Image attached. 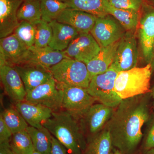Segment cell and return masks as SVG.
<instances>
[{
  "instance_id": "cb8c5ba5",
  "label": "cell",
  "mask_w": 154,
  "mask_h": 154,
  "mask_svg": "<svg viewBox=\"0 0 154 154\" xmlns=\"http://www.w3.org/2000/svg\"><path fill=\"white\" fill-rule=\"evenodd\" d=\"M26 131L30 135L35 151L41 154H51L52 135L44 126L40 128L28 126Z\"/></svg>"
},
{
  "instance_id": "4dcf8cb0",
  "label": "cell",
  "mask_w": 154,
  "mask_h": 154,
  "mask_svg": "<svg viewBox=\"0 0 154 154\" xmlns=\"http://www.w3.org/2000/svg\"><path fill=\"white\" fill-rule=\"evenodd\" d=\"M52 30L48 22L42 19L36 25V33L34 46L37 48L49 46L52 38Z\"/></svg>"
},
{
  "instance_id": "d4e9b609",
  "label": "cell",
  "mask_w": 154,
  "mask_h": 154,
  "mask_svg": "<svg viewBox=\"0 0 154 154\" xmlns=\"http://www.w3.org/2000/svg\"><path fill=\"white\" fill-rule=\"evenodd\" d=\"M107 11L108 14L114 17L126 31H133L140 23V18L139 12L116 8L110 6L109 4Z\"/></svg>"
},
{
  "instance_id": "b9f144b4",
  "label": "cell",
  "mask_w": 154,
  "mask_h": 154,
  "mask_svg": "<svg viewBox=\"0 0 154 154\" xmlns=\"http://www.w3.org/2000/svg\"><path fill=\"white\" fill-rule=\"evenodd\" d=\"M149 2H151L153 4H154V0H149Z\"/></svg>"
},
{
  "instance_id": "44dd1931",
  "label": "cell",
  "mask_w": 154,
  "mask_h": 154,
  "mask_svg": "<svg viewBox=\"0 0 154 154\" xmlns=\"http://www.w3.org/2000/svg\"><path fill=\"white\" fill-rule=\"evenodd\" d=\"M52 30V38L49 46L52 49L63 51L79 33L75 28L56 20L50 22Z\"/></svg>"
},
{
  "instance_id": "5bb4252c",
  "label": "cell",
  "mask_w": 154,
  "mask_h": 154,
  "mask_svg": "<svg viewBox=\"0 0 154 154\" xmlns=\"http://www.w3.org/2000/svg\"><path fill=\"white\" fill-rule=\"evenodd\" d=\"M0 52L5 57L6 64L14 66L28 61L29 48L19 40L14 33L1 38Z\"/></svg>"
},
{
  "instance_id": "7402d4cb",
  "label": "cell",
  "mask_w": 154,
  "mask_h": 154,
  "mask_svg": "<svg viewBox=\"0 0 154 154\" xmlns=\"http://www.w3.org/2000/svg\"><path fill=\"white\" fill-rule=\"evenodd\" d=\"M70 8L82 11L97 17L107 15L108 0H61Z\"/></svg>"
},
{
  "instance_id": "277c9868",
  "label": "cell",
  "mask_w": 154,
  "mask_h": 154,
  "mask_svg": "<svg viewBox=\"0 0 154 154\" xmlns=\"http://www.w3.org/2000/svg\"><path fill=\"white\" fill-rule=\"evenodd\" d=\"M49 70L57 82L67 86L87 89L92 79L86 64L72 58L63 59Z\"/></svg>"
},
{
  "instance_id": "e0dca14e",
  "label": "cell",
  "mask_w": 154,
  "mask_h": 154,
  "mask_svg": "<svg viewBox=\"0 0 154 154\" xmlns=\"http://www.w3.org/2000/svg\"><path fill=\"white\" fill-rule=\"evenodd\" d=\"M24 0H0V37L14 33L19 24L17 14Z\"/></svg>"
},
{
  "instance_id": "9a60e30c",
  "label": "cell",
  "mask_w": 154,
  "mask_h": 154,
  "mask_svg": "<svg viewBox=\"0 0 154 154\" xmlns=\"http://www.w3.org/2000/svg\"><path fill=\"white\" fill-rule=\"evenodd\" d=\"M14 67L21 76L27 93L53 78L49 69L36 64L28 63Z\"/></svg>"
},
{
  "instance_id": "836d02e7",
  "label": "cell",
  "mask_w": 154,
  "mask_h": 154,
  "mask_svg": "<svg viewBox=\"0 0 154 154\" xmlns=\"http://www.w3.org/2000/svg\"><path fill=\"white\" fill-rule=\"evenodd\" d=\"M13 134L0 115V143L10 141Z\"/></svg>"
},
{
  "instance_id": "60d3db41",
  "label": "cell",
  "mask_w": 154,
  "mask_h": 154,
  "mask_svg": "<svg viewBox=\"0 0 154 154\" xmlns=\"http://www.w3.org/2000/svg\"><path fill=\"white\" fill-rule=\"evenodd\" d=\"M41 154L35 151L33 153V154Z\"/></svg>"
},
{
  "instance_id": "4fadbf2b",
  "label": "cell",
  "mask_w": 154,
  "mask_h": 154,
  "mask_svg": "<svg viewBox=\"0 0 154 154\" xmlns=\"http://www.w3.org/2000/svg\"><path fill=\"white\" fill-rule=\"evenodd\" d=\"M0 78L5 94L15 103L25 101L27 92L24 83L14 66H0Z\"/></svg>"
},
{
  "instance_id": "7c38bea8",
  "label": "cell",
  "mask_w": 154,
  "mask_h": 154,
  "mask_svg": "<svg viewBox=\"0 0 154 154\" xmlns=\"http://www.w3.org/2000/svg\"><path fill=\"white\" fill-rule=\"evenodd\" d=\"M140 21L139 37L145 60L151 64L154 52V8L146 6Z\"/></svg>"
},
{
  "instance_id": "ab89813d",
  "label": "cell",
  "mask_w": 154,
  "mask_h": 154,
  "mask_svg": "<svg viewBox=\"0 0 154 154\" xmlns=\"http://www.w3.org/2000/svg\"><path fill=\"white\" fill-rule=\"evenodd\" d=\"M151 65L152 67V71L153 72L154 71V52L153 57Z\"/></svg>"
},
{
  "instance_id": "d6a6232c",
  "label": "cell",
  "mask_w": 154,
  "mask_h": 154,
  "mask_svg": "<svg viewBox=\"0 0 154 154\" xmlns=\"http://www.w3.org/2000/svg\"><path fill=\"white\" fill-rule=\"evenodd\" d=\"M154 148V119L149 125L143 142V149L147 151Z\"/></svg>"
},
{
  "instance_id": "7a4b0ae2",
  "label": "cell",
  "mask_w": 154,
  "mask_h": 154,
  "mask_svg": "<svg viewBox=\"0 0 154 154\" xmlns=\"http://www.w3.org/2000/svg\"><path fill=\"white\" fill-rule=\"evenodd\" d=\"M43 125L62 144L70 154H83L87 145L79 119L64 110L53 112Z\"/></svg>"
},
{
  "instance_id": "83f0119b",
  "label": "cell",
  "mask_w": 154,
  "mask_h": 154,
  "mask_svg": "<svg viewBox=\"0 0 154 154\" xmlns=\"http://www.w3.org/2000/svg\"><path fill=\"white\" fill-rule=\"evenodd\" d=\"M0 115L2 116L7 126L12 134L26 130L29 125L15 107H9L5 109Z\"/></svg>"
},
{
  "instance_id": "e575fe53",
  "label": "cell",
  "mask_w": 154,
  "mask_h": 154,
  "mask_svg": "<svg viewBox=\"0 0 154 154\" xmlns=\"http://www.w3.org/2000/svg\"><path fill=\"white\" fill-rule=\"evenodd\" d=\"M51 154H70L66 148L52 135Z\"/></svg>"
},
{
  "instance_id": "6da1fadb",
  "label": "cell",
  "mask_w": 154,
  "mask_h": 154,
  "mask_svg": "<svg viewBox=\"0 0 154 154\" xmlns=\"http://www.w3.org/2000/svg\"><path fill=\"white\" fill-rule=\"evenodd\" d=\"M149 94L122 99L107 123L113 147L122 154L134 153L142 139L149 118Z\"/></svg>"
},
{
  "instance_id": "603a6c76",
  "label": "cell",
  "mask_w": 154,
  "mask_h": 154,
  "mask_svg": "<svg viewBox=\"0 0 154 154\" xmlns=\"http://www.w3.org/2000/svg\"><path fill=\"white\" fill-rule=\"evenodd\" d=\"M113 146L107 128L88 141L83 154H111Z\"/></svg>"
},
{
  "instance_id": "d6986e66",
  "label": "cell",
  "mask_w": 154,
  "mask_h": 154,
  "mask_svg": "<svg viewBox=\"0 0 154 154\" xmlns=\"http://www.w3.org/2000/svg\"><path fill=\"white\" fill-rule=\"evenodd\" d=\"M29 57L26 63L36 64L48 69L57 64L63 59L69 57L64 51L55 50L49 46L37 48L33 45L29 47Z\"/></svg>"
},
{
  "instance_id": "d590c367",
  "label": "cell",
  "mask_w": 154,
  "mask_h": 154,
  "mask_svg": "<svg viewBox=\"0 0 154 154\" xmlns=\"http://www.w3.org/2000/svg\"><path fill=\"white\" fill-rule=\"evenodd\" d=\"M0 154H16L11 148L10 141L0 143Z\"/></svg>"
},
{
  "instance_id": "5b68a950",
  "label": "cell",
  "mask_w": 154,
  "mask_h": 154,
  "mask_svg": "<svg viewBox=\"0 0 154 154\" xmlns=\"http://www.w3.org/2000/svg\"><path fill=\"white\" fill-rule=\"evenodd\" d=\"M118 72L109 68L101 74L92 77L87 91L96 102L103 105L116 108L122 99L115 91V82Z\"/></svg>"
},
{
  "instance_id": "1f68e13d",
  "label": "cell",
  "mask_w": 154,
  "mask_h": 154,
  "mask_svg": "<svg viewBox=\"0 0 154 154\" xmlns=\"http://www.w3.org/2000/svg\"><path fill=\"white\" fill-rule=\"evenodd\" d=\"M108 3L110 6L116 8L139 12L143 5V0H108Z\"/></svg>"
},
{
  "instance_id": "52a82bcc",
  "label": "cell",
  "mask_w": 154,
  "mask_h": 154,
  "mask_svg": "<svg viewBox=\"0 0 154 154\" xmlns=\"http://www.w3.org/2000/svg\"><path fill=\"white\" fill-rule=\"evenodd\" d=\"M63 98V92L58 88L56 81L53 78L27 93L25 100L56 112L62 110Z\"/></svg>"
},
{
  "instance_id": "9c48e42d",
  "label": "cell",
  "mask_w": 154,
  "mask_h": 154,
  "mask_svg": "<svg viewBox=\"0 0 154 154\" xmlns=\"http://www.w3.org/2000/svg\"><path fill=\"white\" fill-rule=\"evenodd\" d=\"M125 31L114 17L107 14L97 17L90 33L101 48L119 41L126 33Z\"/></svg>"
},
{
  "instance_id": "30bf717a",
  "label": "cell",
  "mask_w": 154,
  "mask_h": 154,
  "mask_svg": "<svg viewBox=\"0 0 154 154\" xmlns=\"http://www.w3.org/2000/svg\"><path fill=\"white\" fill-rule=\"evenodd\" d=\"M137 43L132 31H127L119 41L114 60L110 68L117 72L136 67L138 62Z\"/></svg>"
},
{
  "instance_id": "ba28073f",
  "label": "cell",
  "mask_w": 154,
  "mask_h": 154,
  "mask_svg": "<svg viewBox=\"0 0 154 154\" xmlns=\"http://www.w3.org/2000/svg\"><path fill=\"white\" fill-rule=\"evenodd\" d=\"M114 109L101 103H95L79 119L87 142L103 129L112 117Z\"/></svg>"
},
{
  "instance_id": "ffe728a7",
  "label": "cell",
  "mask_w": 154,
  "mask_h": 154,
  "mask_svg": "<svg viewBox=\"0 0 154 154\" xmlns=\"http://www.w3.org/2000/svg\"><path fill=\"white\" fill-rule=\"evenodd\" d=\"M119 41L102 48L99 53L86 64L88 72L92 78L107 71L111 66L114 58Z\"/></svg>"
},
{
  "instance_id": "f35d334b",
  "label": "cell",
  "mask_w": 154,
  "mask_h": 154,
  "mask_svg": "<svg viewBox=\"0 0 154 154\" xmlns=\"http://www.w3.org/2000/svg\"><path fill=\"white\" fill-rule=\"evenodd\" d=\"M144 154H154V148L148 150L146 151Z\"/></svg>"
},
{
  "instance_id": "ac0fdd59",
  "label": "cell",
  "mask_w": 154,
  "mask_h": 154,
  "mask_svg": "<svg viewBox=\"0 0 154 154\" xmlns=\"http://www.w3.org/2000/svg\"><path fill=\"white\" fill-rule=\"evenodd\" d=\"M15 107L29 126L40 128L43 123L51 118L53 111L42 105L25 101L15 103Z\"/></svg>"
},
{
  "instance_id": "74e56055",
  "label": "cell",
  "mask_w": 154,
  "mask_h": 154,
  "mask_svg": "<svg viewBox=\"0 0 154 154\" xmlns=\"http://www.w3.org/2000/svg\"><path fill=\"white\" fill-rule=\"evenodd\" d=\"M111 154H122L121 152L119 151V150L117 149L114 148L113 149V151H112V152Z\"/></svg>"
},
{
  "instance_id": "2e32d148",
  "label": "cell",
  "mask_w": 154,
  "mask_h": 154,
  "mask_svg": "<svg viewBox=\"0 0 154 154\" xmlns=\"http://www.w3.org/2000/svg\"><path fill=\"white\" fill-rule=\"evenodd\" d=\"M97 17L82 11L67 8L56 19L60 23L70 25L79 33H90Z\"/></svg>"
},
{
  "instance_id": "484cf974",
  "label": "cell",
  "mask_w": 154,
  "mask_h": 154,
  "mask_svg": "<svg viewBox=\"0 0 154 154\" xmlns=\"http://www.w3.org/2000/svg\"><path fill=\"white\" fill-rule=\"evenodd\" d=\"M17 17L19 22L26 21L38 24L42 20L40 0H24L18 10Z\"/></svg>"
},
{
  "instance_id": "f1b7e54d",
  "label": "cell",
  "mask_w": 154,
  "mask_h": 154,
  "mask_svg": "<svg viewBox=\"0 0 154 154\" xmlns=\"http://www.w3.org/2000/svg\"><path fill=\"white\" fill-rule=\"evenodd\" d=\"M42 19L50 23L56 20L61 13L68 8L61 0H40Z\"/></svg>"
},
{
  "instance_id": "3957f363",
  "label": "cell",
  "mask_w": 154,
  "mask_h": 154,
  "mask_svg": "<svg viewBox=\"0 0 154 154\" xmlns=\"http://www.w3.org/2000/svg\"><path fill=\"white\" fill-rule=\"evenodd\" d=\"M151 64L119 72L115 82V91L122 99L150 93Z\"/></svg>"
},
{
  "instance_id": "8d00e7d4",
  "label": "cell",
  "mask_w": 154,
  "mask_h": 154,
  "mask_svg": "<svg viewBox=\"0 0 154 154\" xmlns=\"http://www.w3.org/2000/svg\"><path fill=\"white\" fill-rule=\"evenodd\" d=\"M150 96H151L152 99L153 100V106L154 107V85L151 88V92L150 93Z\"/></svg>"
},
{
  "instance_id": "4316f807",
  "label": "cell",
  "mask_w": 154,
  "mask_h": 154,
  "mask_svg": "<svg viewBox=\"0 0 154 154\" xmlns=\"http://www.w3.org/2000/svg\"><path fill=\"white\" fill-rule=\"evenodd\" d=\"M10 143L16 154H32L35 151L30 135L26 130L13 134Z\"/></svg>"
},
{
  "instance_id": "8fae6325",
  "label": "cell",
  "mask_w": 154,
  "mask_h": 154,
  "mask_svg": "<svg viewBox=\"0 0 154 154\" xmlns=\"http://www.w3.org/2000/svg\"><path fill=\"white\" fill-rule=\"evenodd\" d=\"M100 50L101 48L91 33H79L64 52L68 57L86 64Z\"/></svg>"
},
{
  "instance_id": "8992f818",
  "label": "cell",
  "mask_w": 154,
  "mask_h": 154,
  "mask_svg": "<svg viewBox=\"0 0 154 154\" xmlns=\"http://www.w3.org/2000/svg\"><path fill=\"white\" fill-rule=\"evenodd\" d=\"M63 92L62 109L79 119L96 102L86 88L70 86L57 83Z\"/></svg>"
},
{
  "instance_id": "f546056e",
  "label": "cell",
  "mask_w": 154,
  "mask_h": 154,
  "mask_svg": "<svg viewBox=\"0 0 154 154\" xmlns=\"http://www.w3.org/2000/svg\"><path fill=\"white\" fill-rule=\"evenodd\" d=\"M14 33L27 47H31L35 43L36 25L26 21H22L19 22Z\"/></svg>"
}]
</instances>
